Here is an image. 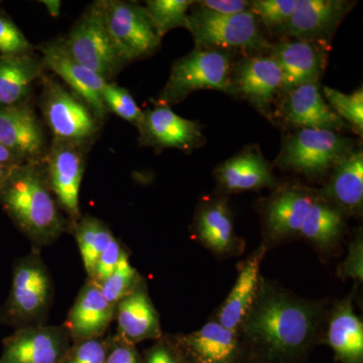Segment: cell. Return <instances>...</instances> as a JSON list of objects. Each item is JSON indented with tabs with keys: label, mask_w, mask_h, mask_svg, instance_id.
Wrapping results in <instances>:
<instances>
[{
	"label": "cell",
	"mask_w": 363,
	"mask_h": 363,
	"mask_svg": "<svg viewBox=\"0 0 363 363\" xmlns=\"http://www.w3.org/2000/svg\"><path fill=\"white\" fill-rule=\"evenodd\" d=\"M323 96L328 100L329 106L342 121L354 126L358 133L363 130L362 88L351 94H345L330 87L323 88Z\"/></svg>",
	"instance_id": "obj_33"
},
{
	"label": "cell",
	"mask_w": 363,
	"mask_h": 363,
	"mask_svg": "<svg viewBox=\"0 0 363 363\" xmlns=\"http://www.w3.org/2000/svg\"><path fill=\"white\" fill-rule=\"evenodd\" d=\"M86 145L55 140L44 159L45 176L72 225L81 218L79 193L85 169Z\"/></svg>",
	"instance_id": "obj_10"
},
{
	"label": "cell",
	"mask_w": 363,
	"mask_h": 363,
	"mask_svg": "<svg viewBox=\"0 0 363 363\" xmlns=\"http://www.w3.org/2000/svg\"><path fill=\"white\" fill-rule=\"evenodd\" d=\"M286 94L283 114L291 125L337 133L346 128L345 121L327 104L318 83L298 86Z\"/></svg>",
	"instance_id": "obj_18"
},
{
	"label": "cell",
	"mask_w": 363,
	"mask_h": 363,
	"mask_svg": "<svg viewBox=\"0 0 363 363\" xmlns=\"http://www.w3.org/2000/svg\"><path fill=\"white\" fill-rule=\"evenodd\" d=\"M250 2L245 0H201L196 6L217 14H238L250 11Z\"/></svg>",
	"instance_id": "obj_39"
},
{
	"label": "cell",
	"mask_w": 363,
	"mask_h": 363,
	"mask_svg": "<svg viewBox=\"0 0 363 363\" xmlns=\"http://www.w3.org/2000/svg\"><path fill=\"white\" fill-rule=\"evenodd\" d=\"M186 344L198 363H230L238 350L235 331L210 322L189 335Z\"/></svg>",
	"instance_id": "obj_24"
},
{
	"label": "cell",
	"mask_w": 363,
	"mask_h": 363,
	"mask_svg": "<svg viewBox=\"0 0 363 363\" xmlns=\"http://www.w3.org/2000/svg\"><path fill=\"white\" fill-rule=\"evenodd\" d=\"M216 177L229 191L257 190L274 184L271 166L255 147L241 150L216 169Z\"/></svg>",
	"instance_id": "obj_21"
},
{
	"label": "cell",
	"mask_w": 363,
	"mask_h": 363,
	"mask_svg": "<svg viewBox=\"0 0 363 363\" xmlns=\"http://www.w3.org/2000/svg\"><path fill=\"white\" fill-rule=\"evenodd\" d=\"M351 9L342 0H297L286 33L296 40L321 42L331 37Z\"/></svg>",
	"instance_id": "obj_17"
},
{
	"label": "cell",
	"mask_w": 363,
	"mask_h": 363,
	"mask_svg": "<svg viewBox=\"0 0 363 363\" xmlns=\"http://www.w3.org/2000/svg\"><path fill=\"white\" fill-rule=\"evenodd\" d=\"M105 363H138V359L130 344L121 340V343H116L112 347Z\"/></svg>",
	"instance_id": "obj_40"
},
{
	"label": "cell",
	"mask_w": 363,
	"mask_h": 363,
	"mask_svg": "<svg viewBox=\"0 0 363 363\" xmlns=\"http://www.w3.org/2000/svg\"><path fill=\"white\" fill-rule=\"evenodd\" d=\"M40 51L42 52L45 68L58 75L71 88L72 92L88 105L99 123L104 121L108 114L102 96L106 81L72 58L63 40L42 45Z\"/></svg>",
	"instance_id": "obj_11"
},
{
	"label": "cell",
	"mask_w": 363,
	"mask_h": 363,
	"mask_svg": "<svg viewBox=\"0 0 363 363\" xmlns=\"http://www.w3.org/2000/svg\"><path fill=\"white\" fill-rule=\"evenodd\" d=\"M315 198L298 189L279 193L267 208V223L272 233L279 236L300 233Z\"/></svg>",
	"instance_id": "obj_25"
},
{
	"label": "cell",
	"mask_w": 363,
	"mask_h": 363,
	"mask_svg": "<svg viewBox=\"0 0 363 363\" xmlns=\"http://www.w3.org/2000/svg\"><path fill=\"white\" fill-rule=\"evenodd\" d=\"M233 58L228 52L195 49L175 62L157 104H179L191 93L201 89L233 92Z\"/></svg>",
	"instance_id": "obj_4"
},
{
	"label": "cell",
	"mask_w": 363,
	"mask_h": 363,
	"mask_svg": "<svg viewBox=\"0 0 363 363\" xmlns=\"http://www.w3.org/2000/svg\"><path fill=\"white\" fill-rule=\"evenodd\" d=\"M0 205L35 248L51 245L73 227L50 189L44 162L14 167L0 188Z\"/></svg>",
	"instance_id": "obj_1"
},
{
	"label": "cell",
	"mask_w": 363,
	"mask_h": 363,
	"mask_svg": "<svg viewBox=\"0 0 363 363\" xmlns=\"http://www.w3.org/2000/svg\"><path fill=\"white\" fill-rule=\"evenodd\" d=\"M105 28L124 64L157 51L161 40L145 6L121 0H101Z\"/></svg>",
	"instance_id": "obj_6"
},
{
	"label": "cell",
	"mask_w": 363,
	"mask_h": 363,
	"mask_svg": "<svg viewBox=\"0 0 363 363\" xmlns=\"http://www.w3.org/2000/svg\"><path fill=\"white\" fill-rule=\"evenodd\" d=\"M272 56L281 68L286 93L301 85L318 83L326 66V51L319 42L312 40L279 43L272 48Z\"/></svg>",
	"instance_id": "obj_16"
},
{
	"label": "cell",
	"mask_w": 363,
	"mask_h": 363,
	"mask_svg": "<svg viewBox=\"0 0 363 363\" xmlns=\"http://www.w3.org/2000/svg\"><path fill=\"white\" fill-rule=\"evenodd\" d=\"M51 274L38 252L14 264L13 283L6 302L0 306V324L20 329L43 325L52 305Z\"/></svg>",
	"instance_id": "obj_2"
},
{
	"label": "cell",
	"mask_w": 363,
	"mask_h": 363,
	"mask_svg": "<svg viewBox=\"0 0 363 363\" xmlns=\"http://www.w3.org/2000/svg\"><path fill=\"white\" fill-rule=\"evenodd\" d=\"M23 162H26L23 161L21 157L16 156L11 150L7 149L0 143V164L9 167H16L20 166Z\"/></svg>",
	"instance_id": "obj_41"
},
{
	"label": "cell",
	"mask_w": 363,
	"mask_h": 363,
	"mask_svg": "<svg viewBox=\"0 0 363 363\" xmlns=\"http://www.w3.org/2000/svg\"><path fill=\"white\" fill-rule=\"evenodd\" d=\"M66 327L35 326L16 329L4 340L0 363H61L69 346Z\"/></svg>",
	"instance_id": "obj_12"
},
{
	"label": "cell",
	"mask_w": 363,
	"mask_h": 363,
	"mask_svg": "<svg viewBox=\"0 0 363 363\" xmlns=\"http://www.w3.org/2000/svg\"><path fill=\"white\" fill-rule=\"evenodd\" d=\"M314 316L309 308L284 297H269L248 317L247 331L267 346L291 352L303 345L314 330Z\"/></svg>",
	"instance_id": "obj_3"
},
{
	"label": "cell",
	"mask_w": 363,
	"mask_h": 363,
	"mask_svg": "<svg viewBox=\"0 0 363 363\" xmlns=\"http://www.w3.org/2000/svg\"><path fill=\"white\" fill-rule=\"evenodd\" d=\"M328 339L334 352L342 362H362L363 325L350 305L341 306L332 318Z\"/></svg>",
	"instance_id": "obj_27"
},
{
	"label": "cell",
	"mask_w": 363,
	"mask_h": 363,
	"mask_svg": "<svg viewBox=\"0 0 363 363\" xmlns=\"http://www.w3.org/2000/svg\"><path fill=\"white\" fill-rule=\"evenodd\" d=\"M352 150V140L337 131L298 128L284 143L279 167L309 177L324 175Z\"/></svg>",
	"instance_id": "obj_7"
},
{
	"label": "cell",
	"mask_w": 363,
	"mask_h": 363,
	"mask_svg": "<svg viewBox=\"0 0 363 363\" xmlns=\"http://www.w3.org/2000/svg\"><path fill=\"white\" fill-rule=\"evenodd\" d=\"M149 363H176L168 351L160 348L150 355Z\"/></svg>",
	"instance_id": "obj_42"
},
{
	"label": "cell",
	"mask_w": 363,
	"mask_h": 363,
	"mask_svg": "<svg viewBox=\"0 0 363 363\" xmlns=\"http://www.w3.org/2000/svg\"><path fill=\"white\" fill-rule=\"evenodd\" d=\"M328 194L341 206L359 209L363 201V152L352 150L333 168Z\"/></svg>",
	"instance_id": "obj_26"
},
{
	"label": "cell",
	"mask_w": 363,
	"mask_h": 363,
	"mask_svg": "<svg viewBox=\"0 0 363 363\" xmlns=\"http://www.w3.org/2000/svg\"><path fill=\"white\" fill-rule=\"evenodd\" d=\"M114 316L116 307L104 298L99 285L89 279L76 298L65 327L76 342L100 338Z\"/></svg>",
	"instance_id": "obj_19"
},
{
	"label": "cell",
	"mask_w": 363,
	"mask_h": 363,
	"mask_svg": "<svg viewBox=\"0 0 363 363\" xmlns=\"http://www.w3.org/2000/svg\"><path fill=\"white\" fill-rule=\"evenodd\" d=\"M102 96L108 112H113L117 116L133 123L136 128L140 125L143 111L128 90L116 83L106 82Z\"/></svg>",
	"instance_id": "obj_34"
},
{
	"label": "cell",
	"mask_w": 363,
	"mask_h": 363,
	"mask_svg": "<svg viewBox=\"0 0 363 363\" xmlns=\"http://www.w3.org/2000/svg\"><path fill=\"white\" fill-rule=\"evenodd\" d=\"M30 42L11 18L0 13V52L4 56L30 52Z\"/></svg>",
	"instance_id": "obj_37"
},
{
	"label": "cell",
	"mask_w": 363,
	"mask_h": 363,
	"mask_svg": "<svg viewBox=\"0 0 363 363\" xmlns=\"http://www.w3.org/2000/svg\"><path fill=\"white\" fill-rule=\"evenodd\" d=\"M64 45L72 58L101 76L106 82H111L125 66L105 28L101 0L86 9L72 28Z\"/></svg>",
	"instance_id": "obj_8"
},
{
	"label": "cell",
	"mask_w": 363,
	"mask_h": 363,
	"mask_svg": "<svg viewBox=\"0 0 363 363\" xmlns=\"http://www.w3.org/2000/svg\"><path fill=\"white\" fill-rule=\"evenodd\" d=\"M40 107L55 140L87 145L99 130V121L77 95L45 78Z\"/></svg>",
	"instance_id": "obj_9"
},
{
	"label": "cell",
	"mask_w": 363,
	"mask_h": 363,
	"mask_svg": "<svg viewBox=\"0 0 363 363\" xmlns=\"http://www.w3.org/2000/svg\"><path fill=\"white\" fill-rule=\"evenodd\" d=\"M108 348L100 338L78 341L67 351L61 363H105Z\"/></svg>",
	"instance_id": "obj_36"
},
{
	"label": "cell",
	"mask_w": 363,
	"mask_h": 363,
	"mask_svg": "<svg viewBox=\"0 0 363 363\" xmlns=\"http://www.w3.org/2000/svg\"><path fill=\"white\" fill-rule=\"evenodd\" d=\"M14 167L6 166V164H0V188L4 185L7 177L11 173Z\"/></svg>",
	"instance_id": "obj_44"
},
{
	"label": "cell",
	"mask_w": 363,
	"mask_h": 363,
	"mask_svg": "<svg viewBox=\"0 0 363 363\" xmlns=\"http://www.w3.org/2000/svg\"><path fill=\"white\" fill-rule=\"evenodd\" d=\"M121 340L128 344L157 338L161 334L159 317L149 296L142 289L135 290L116 305Z\"/></svg>",
	"instance_id": "obj_22"
},
{
	"label": "cell",
	"mask_w": 363,
	"mask_h": 363,
	"mask_svg": "<svg viewBox=\"0 0 363 363\" xmlns=\"http://www.w3.org/2000/svg\"><path fill=\"white\" fill-rule=\"evenodd\" d=\"M186 28L194 37L196 49L257 51L267 45L259 21L250 11L217 14L197 6L188 14Z\"/></svg>",
	"instance_id": "obj_5"
},
{
	"label": "cell",
	"mask_w": 363,
	"mask_h": 363,
	"mask_svg": "<svg viewBox=\"0 0 363 363\" xmlns=\"http://www.w3.org/2000/svg\"><path fill=\"white\" fill-rule=\"evenodd\" d=\"M297 0H257L250 2V11L269 30L285 28Z\"/></svg>",
	"instance_id": "obj_35"
},
{
	"label": "cell",
	"mask_w": 363,
	"mask_h": 363,
	"mask_svg": "<svg viewBox=\"0 0 363 363\" xmlns=\"http://www.w3.org/2000/svg\"><path fill=\"white\" fill-rule=\"evenodd\" d=\"M0 143L25 162H44L47 140L32 107H0Z\"/></svg>",
	"instance_id": "obj_14"
},
{
	"label": "cell",
	"mask_w": 363,
	"mask_h": 363,
	"mask_svg": "<svg viewBox=\"0 0 363 363\" xmlns=\"http://www.w3.org/2000/svg\"><path fill=\"white\" fill-rule=\"evenodd\" d=\"M138 272L135 267L131 266L128 255L123 252L121 260L111 276L100 284V290L104 298L116 307V305L130 295L136 288Z\"/></svg>",
	"instance_id": "obj_32"
},
{
	"label": "cell",
	"mask_w": 363,
	"mask_h": 363,
	"mask_svg": "<svg viewBox=\"0 0 363 363\" xmlns=\"http://www.w3.org/2000/svg\"><path fill=\"white\" fill-rule=\"evenodd\" d=\"M85 271L91 278L98 259L113 240L111 229L95 217H81L73 227Z\"/></svg>",
	"instance_id": "obj_28"
},
{
	"label": "cell",
	"mask_w": 363,
	"mask_h": 363,
	"mask_svg": "<svg viewBox=\"0 0 363 363\" xmlns=\"http://www.w3.org/2000/svg\"><path fill=\"white\" fill-rule=\"evenodd\" d=\"M233 91L240 93L262 111H269L283 92V74L272 56H253L233 67Z\"/></svg>",
	"instance_id": "obj_15"
},
{
	"label": "cell",
	"mask_w": 363,
	"mask_h": 363,
	"mask_svg": "<svg viewBox=\"0 0 363 363\" xmlns=\"http://www.w3.org/2000/svg\"><path fill=\"white\" fill-rule=\"evenodd\" d=\"M342 226V217L338 210L315 200L301 227L300 233L318 245H326L337 238Z\"/></svg>",
	"instance_id": "obj_30"
},
{
	"label": "cell",
	"mask_w": 363,
	"mask_h": 363,
	"mask_svg": "<svg viewBox=\"0 0 363 363\" xmlns=\"http://www.w3.org/2000/svg\"><path fill=\"white\" fill-rule=\"evenodd\" d=\"M200 238L212 250L224 252L233 241V224L223 203H214L203 209L198 218Z\"/></svg>",
	"instance_id": "obj_29"
},
{
	"label": "cell",
	"mask_w": 363,
	"mask_h": 363,
	"mask_svg": "<svg viewBox=\"0 0 363 363\" xmlns=\"http://www.w3.org/2000/svg\"><path fill=\"white\" fill-rule=\"evenodd\" d=\"M123 252L121 243L114 238L98 259L94 272L90 278L91 281L100 285L102 281L108 278L118 264Z\"/></svg>",
	"instance_id": "obj_38"
},
{
	"label": "cell",
	"mask_w": 363,
	"mask_h": 363,
	"mask_svg": "<svg viewBox=\"0 0 363 363\" xmlns=\"http://www.w3.org/2000/svg\"><path fill=\"white\" fill-rule=\"evenodd\" d=\"M138 128L140 143L155 149L173 147L189 152L205 142L198 123L178 116L166 105L157 104L154 108L143 111Z\"/></svg>",
	"instance_id": "obj_13"
},
{
	"label": "cell",
	"mask_w": 363,
	"mask_h": 363,
	"mask_svg": "<svg viewBox=\"0 0 363 363\" xmlns=\"http://www.w3.org/2000/svg\"><path fill=\"white\" fill-rule=\"evenodd\" d=\"M42 4L47 7L48 13L52 16H58L61 11V1L58 0H44Z\"/></svg>",
	"instance_id": "obj_43"
},
{
	"label": "cell",
	"mask_w": 363,
	"mask_h": 363,
	"mask_svg": "<svg viewBox=\"0 0 363 363\" xmlns=\"http://www.w3.org/2000/svg\"><path fill=\"white\" fill-rule=\"evenodd\" d=\"M194 1L190 0H149L145 9L162 39L167 33L177 28H187L188 11Z\"/></svg>",
	"instance_id": "obj_31"
},
{
	"label": "cell",
	"mask_w": 363,
	"mask_h": 363,
	"mask_svg": "<svg viewBox=\"0 0 363 363\" xmlns=\"http://www.w3.org/2000/svg\"><path fill=\"white\" fill-rule=\"evenodd\" d=\"M264 255L262 248L248 260L226 298L219 314V323L225 328L235 331L252 309L259 288L260 262Z\"/></svg>",
	"instance_id": "obj_23"
},
{
	"label": "cell",
	"mask_w": 363,
	"mask_h": 363,
	"mask_svg": "<svg viewBox=\"0 0 363 363\" xmlns=\"http://www.w3.org/2000/svg\"><path fill=\"white\" fill-rule=\"evenodd\" d=\"M43 69L42 59L33 52L0 55V107L26 104Z\"/></svg>",
	"instance_id": "obj_20"
}]
</instances>
